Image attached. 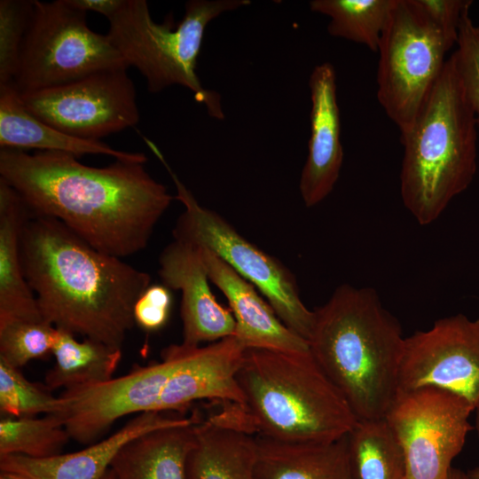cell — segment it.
I'll return each mask as SVG.
<instances>
[{"label":"cell","mask_w":479,"mask_h":479,"mask_svg":"<svg viewBox=\"0 0 479 479\" xmlns=\"http://www.w3.org/2000/svg\"><path fill=\"white\" fill-rule=\"evenodd\" d=\"M145 163L92 167L61 152L0 150V179L32 214L52 217L96 249L120 258L144 250L174 197Z\"/></svg>","instance_id":"cell-1"},{"label":"cell","mask_w":479,"mask_h":479,"mask_svg":"<svg viewBox=\"0 0 479 479\" xmlns=\"http://www.w3.org/2000/svg\"><path fill=\"white\" fill-rule=\"evenodd\" d=\"M21 258L44 320L122 349L136 325L134 304L150 286L147 272L96 249L59 220L31 212Z\"/></svg>","instance_id":"cell-2"},{"label":"cell","mask_w":479,"mask_h":479,"mask_svg":"<svg viewBox=\"0 0 479 479\" xmlns=\"http://www.w3.org/2000/svg\"><path fill=\"white\" fill-rule=\"evenodd\" d=\"M242 404L222 403L216 421L283 442H329L357 419L310 350L247 349L236 375Z\"/></svg>","instance_id":"cell-3"},{"label":"cell","mask_w":479,"mask_h":479,"mask_svg":"<svg viewBox=\"0 0 479 479\" xmlns=\"http://www.w3.org/2000/svg\"><path fill=\"white\" fill-rule=\"evenodd\" d=\"M315 318L310 351L357 420L385 419L398 395L404 339L376 290L338 287Z\"/></svg>","instance_id":"cell-4"},{"label":"cell","mask_w":479,"mask_h":479,"mask_svg":"<svg viewBox=\"0 0 479 479\" xmlns=\"http://www.w3.org/2000/svg\"><path fill=\"white\" fill-rule=\"evenodd\" d=\"M475 116L451 55L412 124L400 132V193L421 225L436 221L477 169Z\"/></svg>","instance_id":"cell-5"},{"label":"cell","mask_w":479,"mask_h":479,"mask_svg":"<svg viewBox=\"0 0 479 479\" xmlns=\"http://www.w3.org/2000/svg\"><path fill=\"white\" fill-rule=\"evenodd\" d=\"M248 0H190L175 24L172 15L156 23L145 0H123L108 18L106 35L128 67H136L156 93L172 85L191 90L208 114L223 120L220 96L205 89L197 75V59L208 24L224 12L250 4Z\"/></svg>","instance_id":"cell-6"},{"label":"cell","mask_w":479,"mask_h":479,"mask_svg":"<svg viewBox=\"0 0 479 479\" xmlns=\"http://www.w3.org/2000/svg\"><path fill=\"white\" fill-rule=\"evenodd\" d=\"M146 145L169 173L177 188L175 198L185 207L172 231L174 240L207 248L216 255L264 295L290 330L308 342L315 314L302 302L293 273L279 260L242 237L216 212L201 206L158 146L152 140Z\"/></svg>","instance_id":"cell-7"},{"label":"cell","mask_w":479,"mask_h":479,"mask_svg":"<svg viewBox=\"0 0 479 479\" xmlns=\"http://www.w3.org/2000/svg\"><path fill=\"white\" fill-rule=\"evenodd\" d=\"M13 85L20 93L67 84L104 70L128 68L106 35L66 0H34Z\"/></svg>","instance_id":"cell-8"},{"label":"cell","mask_w":479,"mask_h":479,"mask_svg":"<svg viewBox=\"0 0 479 479\" xmlns=\"http://www.w3.org/2000/svg\"><path fill=\"white\" fill-rule=\"evenodd\" d=\"M450 47L417 0H396L378 46L377 99L400 132L424 106Z\"/></svg>","instance_id":"cell-9"},{"label":"cell","mask_w":479,"mask_h":479,"mask_svg":"<svg viewBox=\"0 0 479 479\" xmlns=\"http://www.w3.org/2000/svg\"><path fill=\"white\" fill-rule=\"evenodd\" d=\"M474 411L467 399L441 389L399 392L385 419L402 446L405 479H448Z\"/></svg>","instance_id":"cell-10"},{"label":"cell","mask_w":479,"mask_h":479,"mask_svg":"<svg viewBox=\"0 0 479 479\" xmlns=\"http://www.w3.org/2000/svg\"><path fill=\"white\" fill-rule=\"evenodd\" d=\"M127 69L104 70L20 95L27 108L44 122L73 137L100 141L139 122L135 86Z\"/></svg>","instance_id":"cell-11"},{"label":"cell","mask_w":479,"mask_h":479,"mask_svg":"<svg viewBox=\"0 0 479 479\" xmlns=\"http://www.w3.org/2000/svg\"><path fill=\"white\" fill-rule=\"evenodd\" d=\"M178 358V344H171L162 349L159 362L137 365L104 382L65 389L59 396L60 407L54 415L71 439L94 444L117 420L153 411Z\"/></svg>","instance_id":"cell-12"},{"label":"cell","mask_w":479,"mask_h":479,"mask_svg":"<svg viewBox=\"0 0 479 479\" xmlns=\"http://www.w3.org/2000/svg\"><path fill=\"white\" fill-rule=\"evenodd\" d=\"M437 388L475 405L479 400V318L463 314L436 320L404 339L398 393Z\"/></svg>","instance_id":"cell-13"},{"label":"cell","mask_w":479,"mask_h":479,"mask_svg":"<svg viewBox=\"0 0 479 479\" xmlns=\"http://www.w3.org/2000/svg\"><path fill=\"white\" fill-rule=\"evenodd\" d=\"M179 358L153 411L183 412L195 401L242 404L237 373L247 349L230 336L207 346L178 344Z\"/></svg>","instance_id":"cell-14"},{"label":"cell","mask_w":479,"mask_h":479,"mask_svg":"<svg viewBox=\"0 0 479 479\" xmlns=\"http://www.w3.org/2000/svg\"><path fill=\"white\" fill-rule=\"evenodd\" d=\"M159 276L169 289L181 292L182 344L198 347L235 335L234 317L212 293L198 247L174 240L160 255Z\"/></svg>","instance_id":"cell-15"},{"label":"cell","mask_w":479,"mask_h":479,"mask_svg":"<svg viewBox=\"0 0 479 479\" xmlns=\"http://www.w3.org/2000/svg\"><path fill=\"white\" fill-rule=\"evenodd\" d=\"M177 412L151 411L137 414L106 439L82 450L47 458L20 454L0 456L1 472L22 479H102L119 451L130 440L154 429L190 422Z\"/></svg>","instance_id":"cell-16"},{"label":"cell","mask_w":479,"mask_h":479,"mask_svg":"<svg viewBox=\"0 0 479 479\" xmlns=\"http://www.w3.org/2000/svg\"><path fill=\"white\" fill-rule=\"evenodd\" d=\"M309 88L310 136L299 190L304 205L310 208L333 191L340 176L343 150L334 66L329 62L316 66L310 75Z\"/></svg>","instance_id":"cell-17"},{"label":"cell","mask_w":479,"mask_h":479,"mask_svg":"<svg viewBox=\"0 0 479 479\" xmlns=\"http://www.w3.org/2000/svg\"><path fill=\"white\" fill-rule=\"evenodd\" d=\"M208 278L225 295L236 321L235 337L246 349L287 352L310 350L308 342L290 330L255 287L210 250L200 247Z\"/></svg>","instance_id":"cell-18"},{"label":"cell","mask_w":479,"mask_h":479,"mask_svg":"<svg viewBox=\"0 0 479 479\" xmlns=\"http://www.w3.org/2000/svg\"><path fill=\"white\" fill-rule=\"evenodd\" d=\"M0 148L61 152L78 158L102 154L141 163L148 160L143 153L116 150L102 141L73 137L44 122L27 108L12 82L0 84Z\"/></svg>","instance_id":"cell-19"},{"label":"cell","mask_w":479,"mask_h":479,"mask_svg":"<svg viewBox=\"0 0 479 479\" xmlns=\"http://www.w3.org/2000/svg\"><path fill=\"white\" fill-rule=\"evenodd\" d=\"M29 216L20 195L0 179V325L44 320L22 264L21 238Z\"/></svg>","instance_id":"cell-20"},{"label":"cell","mask_w":479,"mask_h":479,"mask_svg":"<svg viewBox=\"0 0 479 479\" xmlns=\"http://www.w3.org/2000/svg\"><path fill=\"white\" fill-rule=\"evenodd\" d=\"M198 410L187 423L160 428L128 442L113 459L114 479H186V460L195 441Z\"/></svg>","instance_id":"cell-21"},{"label":"cell","mask_w":479,"mask_h":479,"mask_svg":"<svg viewBox=\"0 0 479 479\" xmlns=\"http://www.w3.org/2000/svg\"><path fill=\"white\" fill-rule=\"evenodd\" d=\"M346 436L334 441L303 443L255 436V479H352Z\"/></svg>","instance_id":"cell-22"},{"label":"cell","mask_w":479,"mask_h":479,"mask_svg":"<svg viewBox=\"0 0 479 479\" xmlns=\"http://www.w3.org/2000/svg\"><path fill=\"white\" fill-rule=\"evenodd\" d=\"M255 436L210 416L196 425L186 479H255Z\"/></svg>","instance_id":"cell-23"},{"label":"cell","mask_w":479,"mask_h":479,"mask_svg":"<svg viewBox=\"0 0 479 479\" xmlns=\"http://www.w3.org/2000/svg\"><path fill=\"white\" fill-rule=\"evenodd\" d=\"M52 355L55 364L46 373L44 384L51 390H65L114 378L122 358V349L89 338L79 342L73 334L58 329Z\"/></svg>","instance_id":"cell-24"},{"label":"cell","mask_w":479,"mask_h":479,"mask_svg":"<svg viewBox=\"0 0 479 479\" xmlns=\"http://www.w3.org/2000/svg\"><path fill=\"white\" fill-rule=\"evenodd\" d=\"M346 437L352 479H405L404 452L386 419L357 420Z\"/></svg>","instance_id":"cell-25"},{"label":"cell","mask_w":479,"mask_h":479,"mask_svg":"<svg viewBox=\"0 0 479 479\" xmlns=\"http://www.w3.org/2000/svg\"><path fill=\"white\" fill-rule=\"evenodd\" d=\"M396 0H312L311 12L329 17V35L365 45L378 46Z\"/></svg>","instance_id":"cell-26"},{"label":"cell","mask_w":479,"mask_h":479,"mask_svg":"<svg viewBox=\"0 0 479 479\" xmlns=\"http://www.w3.org/2000/svg\"><path fill=\"white\" fill-rule=\"evenodd\" d=\"M70 439L62 421L54 414L2 417L0 420V456L51 457L62 453Z\"/></svg>","instance_id":"cell-27"},{"label":"cell","mask_w":479,"mask_h":479,"mask_svg":"<svg viewBox=\"0 0 479 479\" xmlns=\"http://www.w3.org/2000/svg\"><path fill=\"white\" fill-rule=\"evenodd\" d=\"M44 383L32 382L20 368L0 358V412L2 417L21 418L55 414L60 407Z\"/></svg>","instance_id":"cell-28"},{"label":"cell","mask_w":479,"mask_h":479,"mask_svg":"<svg viewBox=\"0 0 479 479\" xmlns=\"http://www.w3.org/2000/svg\"><path fill=\"white\" fill-rule=\"evenodd\" d=\"M58 329L46 320L17 319L0 325V358L21 368L52 354Z\"/></svg>","instance_id":"cell-29"},{"label":"cell","mask_w":479,"mask_h":479,"mask_svg":"<svg viewBox=\"0 0 479 479\" xmlns=\"http://www.w3.org/2000/svg\"><path fill=\"white\" fill-rule=\"evenodd\" d=\"M34 9V0L0 1V84L14 80Z\"/></svg>","instance_id":"cell-30"},{"label":"cell","mask_w":479,"mask_h":479,"mask_svg":"<svg viewBox=\"0 0 479 479\" xmlns=\"http://www.w3.org/2000/svg\"><path fill=\"white\" fill-rule=\"evenodd\" d=\"M456 46L452 56L473 108L479 136V26L472 20L469 9L462 16Z\"/></svg>","instance_id":"cell-31"},{"label":"cell","mask_w":479,"mask_h":479,"mask_svg":"<svg viewBox=\"0 0 479 479\" xmlns=\"http://www.w3.org/2000/svg\"><path fill=\"white\" fill-rule=\"evenodd\" d=\"M171 306L170 289L164 284L150 285L134 304L135 324L146 332L159 331L167 324Z\"/></svg>","instance_id":"cell-32"},{"label":"cell","mask_w":479,"mask_h":479,"mask_svg":"<svg viewBox=\"0 0 479 479\" xmlns=\"http://www.w3.org/2000/svg\"><path fill=\"white\" fill-rule=\"evenodd\" d=\"M428 20L444 36L450 49L457 44L459 24L471 0H417Z\"/></svg>","instance_id":"cell-33"},{"label":"cell","mask_w":479,"mask_h":479,"mask_svg":"<svg viewBox=\"0 0 479 479\" xmlns=\"http://www.w3.org/2000/svg\"><path fill=\"white\" fill-rule=\"evenodd\" d=\"M75 9L83 12H94L110 18L122 4L123 0H66Z\"/></svg>","instance_id":"cell-34"},{"label":"cell","mask_w":479,"mask_h":479,"mask_svg":"<svg viewBox=\"0 0 479 479\" xmlns=\"http://www.w3.org/2000/svg\"><path fill=\"white\" fill-rule=\"evenodd\" d=\"M448 479H468V478H467V473L459 469L452 467L449 473Z\"/></svg>","instance_id":"cell-35"},{"label":"cell","mask_w":479,"mask_h":479,"mask_svg":"<svg viewBox=\"0 0 479 479\" xmlns=\"http://www.w3.org/2000/svg\"><path fill=\"white\" fill-rule=\"evenodd\" d=\"M467 475L468 479H479V467L467 472Z\"/></svg>","instance_id":"cell-36"},{"label":"cell","mask_w":479,"mask_h":479,"mask_svg":"<svg viewBox=\"0 0 479 479\" xmlns=\"http://www.w3.org/2000/svg\"><path fill=\"white\" fill-rule=\"evenodd\" d=\"M475 413H476V419H475V427H476V430H477V434H478V437H479V400L475 405Z\"/></svg>","instance_id":"cell-37"},{"label":"cell","mask_w":479,"mask_h":479,"mask_svg":"<svg viewBox=\"0 0 479 479\" xmlns=\"http://www.w3.org/2000/svg\"><path fill=\"white\" fill-rule=\"evenodd\" d=\"M0 479H22V478L14 476V475L7 474V473L1 472L0 473Z\"/></svg>","instance_id":"cell-38"},{"label":"cell","mask_w":479,"mask_h":479,"mask_svg":"<svg viewBox=\"0 0 479 479\" xmlns=\"http://www.w3.org/2000/svg\"><path fill=\"white\" fill-rule=\"evenodd\" d=\"M102 479H114L113 474H112V471L110 470V468L106 472V474L104 475Z\"/></svg>","instance_id":"cell-39"}]
</instances>
